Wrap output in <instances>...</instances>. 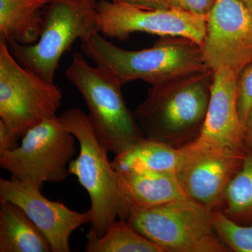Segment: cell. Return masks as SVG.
Wrapping results in <instances>:
<instances>
[{
  "label": "cell",
  "instance_id": "obj_1",
  "mask_svg": "<svg viewBox=\"0 0 252 252\" xmlns=\"http://www.w3.org/2000/svg\"><path fill=\"white\" fill-rule=\"evenodd\" d=\"M81 50L123 86L135 81L156 86L208 67L201 46L180 36H162L152 47L129 51L98 33L82 41Z\"/></svg>",
  "mask_w": 252,
  "mask_h": 252
},
{
  "label": "cell",
  "instance_id": "obj_2",
  "mask_svg": "<svg viewBox=\"0 0 252 252\" xmlns=\"http://www.w3.org/2000/svg\"><path fill=\"white\" fill-rule=\"evenodd\" d=\"M214 74L207 67L152 86L134 113L146 138L166 142L198 137L208 109Z\"/></svg>",
  "mask_w": 252,
  "mask_h": 252
},
{
  "label": "cell",
  "instance_id": "obj_3",
  "mask_svg": "<svg viewBox=\"0 0 252 252\" xmlns=\"http://www.w3.org/2000/svg\"><path fill=\"white\" fill-rule=\"evenodd\" d=\"M77 139L79 153L69 165L91 200V229L102 236L115 220H126L129 207L123 196L119 172L109 161L107 150L96 137L89 116L80 109H69L59 116Z\"/></svg>",
  "mask_w": 252,
  "mask_h": 252
},
{
  "label": "cell",
  "instance_id": "obj_4",
  "mask_svg": "<svg viewBox=\"0 0 252 252\" xmlns=\"http://www.w3.org/2000/svg\"><path fill=\"white\" fill-rule=\"evenodd\" d=\"M65 76L85 101L96 137L109 152L117 155L144 138L126 105L122 84L110 73L75 53Z\"/></svg>",
  "mask_w": 252,
  "mask_h": 252
},
{
  "label": "cell",
  "instance_id": "obj_5",
  "mask_svg": "<svg viewBox=\"0 0 252 252\" xmlns=\"http://www.w3.org/2000/svg\"><path fill=\"white\" fill-rule=\"evenodd\" d=\"M97 6L95 0H50L38 41L30 45L6 41L10 51L23 67L54 82L60 61L73 43L99 33Z\"/></svg>",
  "mask_w": 252,
  "mask_h": 252
},
{
  "label": "cell",
  "instance_id": "obj_6",
  "mask_svg": "<svg viewBox=\"0 0 252 252\" xmlns=\"http://www.w3.org/2000/svg\"><path fill=\"white\" fill-rule=\"evenodd\" d=\"M126 220L164 252H225L212 211L187 198L148 208L130 209Z\"/></svg>",
  "mask_w": 252,
  "mask_h": 252
},
{
  "label": "cell",
  "instance_id": "obj_7",
  "mask_svg": "<svg viewBox=\"0 0 252 252\" xmlns=\"http://www.w3.org/2000/svg\"><path fill=\"white\" fill-rule=\"evenodd\" d=\"M59 86L23 67L0 38V119L22 137L57 117L62 104Z\"/></svg>",
  "mask_w": 252,
  "mask_h": 252
},
{
  "label": "cell",
  "instance_id": "obj_8",
  "mask_svg": "<svg viewBox=\"0 0 252 252\" xmlns=\"http://www.w3.org/2000/svg\"><path fill=\"white\" fill-rule=\"evenodd\" d=\"M76 140L58 116L28 130L17 148L0 154V167L11 178L40 189L46 182H63L70 175Z\"/></svg>",
  "mask_w": 252,
  "mask_h": 252
},
{
  "label": "cell",
  "instance_id": "obj_9",
  "mask_svg": "<svg viewBox=\"0 0 252 252\" xmlns=\"http://www.w3.org/2000/svg\"><path fill=\"white\" fill-rule=\"evenodd\" d=\"M99 33L126 40L132 33L180 36L203 46L207 17L175 9H144L107 0L97 2Z\"/></svg>",
  "mask_w": 252,
  "mask_h": 252
},
{
  "label": "cell",
  "instance_id": "obj_10",
  "mask_svg": "<svg viewBox=\"0 0 252 252\" xmlns=\"http://www.w3.org/2000/svg\"><path fill=\"white\" fill-rule=\"evenodd\" d=\"M204 59L214 72L227 68L238 75L252 61V12L239 0H217L207 16Z\"/></svg>",
  "mask_w": 252,
  "mask_h": 252
},
{
  "label": "cell",
  "instance_id": "obj_11",
  "mask_svg": "<svg viewBox=\"0 0 252 252\" xmlns=\"http://www.w3.org/2000/svg\"><path fill=\"white\" fill-rule=\"evenodd\" d=\"M182 149L183 159L177 173L181 185L189 198L212 211L223 201L245 152L212 148L193 140Z\"/></svg>",
  "mask_w": 252,
  "mask_h": 252
},
{
  "label": "cell",
  "instance_id": "obj_12",
  "mask_svg": "<svg viewBox=\"0 0 252 252\" xmlns=\"http://www.w3.org/2000/svg\"><path fill=\"white\" fill-rule=\"evenodd\" d=\"M0 200L16 204L42 232L54 252H69V238L74 230L90 223V210L79 212L52 201L37 186L11 178H0Z\"/></svg>",
  "mask_w": 252,
  "mask_h": 252
},
{
  "label": "cell",
  "instance_id": "obj_13",
  "mask_svg": "<svg viewBox=\"0 0 252 252\" xmlns=\"http://www.w3.org/2000/svg\"><path fill=\"white\" fill-rule=\"evenodd\" d=\"M235 73L227 68L215 71L210 103L196 143L212 148L245 152L244 127L239 115Z\"/></svg>",
  "mask_w": 252,
  "mask_h": 252
},
{
  "label": "cell",
  "instance_id": "obj_14",
  "mask_svg": "<svg viewBox=\"0 0 252 252\" xmlns=\"http://www.w3.org/2000/svg\"><path fill=\"white\" fill-rule=\"evenodd\" d=\"M121 189L130 209H144L187 198L177 174L117 171Z\"/></svg>",
  "mask_w": 252,
  "mask_h": 252
},
{
  "label": "cell",
  "instance_id": "obj_15",
  "mask_svg": "<svg viewBox=\"0 0 252 252\" xmlns=\"http://www.w3.org/2000/svg\"><path fill=\"white\" fill-rule=\"evenodd\" d=\"M183 159L182 148L144 138L117 154L112 160L117 171L170 172L177 174Z\"/></svg>",
  "mask_w": 252,
  "mask_h": 252
},
{
  "label": "cell",
  "instance_id": "obj_16",
  "mask_svg": "<svg viewBox=\"0 0 252 252\" xmlns=\"http://www.w3.org/2000/svg\"><path fill=\"white\" fill-rule=\"evenodd\" d=\"M50 0H0V38L30 45L40 36Z\"/></svg>",
  "mask_w": 252,
  "mask_h": 252
},
{
  "label": "cell",
  "instance_id": "obj_17",
  "mask_svg": "<svg viewBox=\"0 0 252 252\" xmlns=\"http://www.w3.org/2000/svg\"><path fill=\"white\" fill-rule=\"evenodd\" d=\"M51 245L21 207L0 200V252H51Z\"/></svg>",
  "mask_w": 252,
  "mask_h": 252
},
{
  "label": "cell",
  "instance_id": "obj_18",
  "mask_svg": "<svg viewBox=\"0 0 252 252\" xmlns=\"http://www.w3.org/2000/svg\"><path fill=\"white\" fill-rule=\"evenodd\" d=\"M87 252H164L157 244L134 229L126 220H117L102 236L89 231Z\"/></svg>",
  "mask_w": 252,
  "mask_h": 252
},
{
  "label": "cell",
  "instance_id": "obj_19",
  "mask_svg": "<svg viewBox=\"0 0 252 252\" xmlns=\"http://www.w3.org/2000/svg\"><path fill=\"white\" fill-rule=\"evenodd\" d=\"M225 215L239 224H252V151L225 189Z\"/></svg>",
  "mask_w": 252,
  "mask_h": 252
},
{
  "label": "cell",
  "instance_id": "obj_20",
  "mask_svg": "<svg viewBox=\"0 0 252 252\" xmlns=\"http://www.w3.org/2000/svg\"><path fill=\"white\" fill-rule=\"evenodd\" d=\"M212 218L217 235L228 248L236 252H252V224H239L218 210H212Z\"/></svg>",
  "mask_w": 252,
  "mask_h": 252
},
{
  "label": "cell",
  "instance_id": "obj_21",
  "mask_svg": "<svg viewBox=\"0 0 252 252\" xmlns=\"http://www.w3.org/2000/svg\"><path fill=\"white\" fill-rule=\"evenodd\" d=\"M236 86L239 115L244 127L252 105V61L239 73Z\"/></svg>",
  "mask_w": 252,
  "mask_h": 252
},
{
  "label": "cell",
  "instance_id": "obj_22",
  "mask_svg": "<svg viewBox=\"0 0 252 252\" xmlns=\"http://www.w3.org/2000/svg\"><path fill=\"white\" fill-rule=\"evenodd\" d=\"M166 1L170 9L182 10L207 17L217 0H166Z\"/></svg>",
  "mask_w": 252,
  "mask_h": 252
},
{
  "label": "cell",
  "instance_id": "obj_23",
  "mask_svg": "<svg viewBox=\"0 0 252 252\" xmlns=\"http://www.w3.org/2000/svg\"><path fill=\"white\" fill-rule=\"evenodd\" d=\"M21 137L0 119V154L17 148L20 145L18 140Z\"/></svg>",
  "mask_w": 252,
  "mask_h": 252
},
{
  "label": "cell",
  "instance_id": "obj_24",
  "mask_svg": "<svg viewBox=\"0 0 252 252\" xmlns=\"http://www.w3.org/2000/svg\"><path fill=\"white\" fill-rule=\"evenodd\" d=\"M119 4L130 5L144 9H170L166 0H112Z\"/></svg>",
  "mask_w": 252,
  "mask_h": 252
},
{
  "label": "cell",
  "instance_id": "obj_25",
  "mask_svg": "<svg viewBox=\"0 0 252 252\" xmlns=\"http://www.w3.org/2000/svg\"><path fill=\"white\" fill-rule=\"evenodd\" d=\"M244 146L245 152L252 151V105L244 126Z\"/></svg>",
  "mask_w": 252,
  "mask_h": 252
},
{
  "label": "cell",
  "instance_id": "obj_26",
  "mask_svg": "<svg viewBox=\"0 0 252 252\" xmlns=\"http://www.w3.org/2000/svg\"><path fill=\"white\" fill-rule=\"evenodd\" d=\"M252 12V0H239Z\"/></svg>",
  "mask_w": 252,
  "mask_h": 252
}]
</instances>
